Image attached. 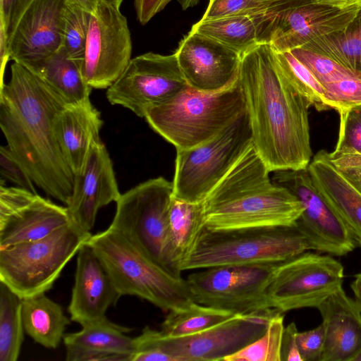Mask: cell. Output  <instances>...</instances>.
Masks as SVG:
<instances>
[{
	"label": "cell",
	"instance_id": "cell-1",
	"mask_svg": "<svg viewBox=\"0 0 361 361\" xmlns=\"http://www.w3.org/2000/svg\"><path fill=\"white\" fill-rule=\"evenodd\" d=\"M238 78L252 145L268 169H306L312 154L311 104L277 66L269 44L260 43L241 56Z\"/></svg>",
	"mask_w": 361,
	"mask_h": 361
},
{
	"label": "cell",
	"instance_id": "cell-2",
	"mask_svg": "<svg viewBox=\"0 0 361 361\" xmlns=\"http://www.w3.org/2000/svg\"><path fill=\"white\" fill-rule=\"evenodd\" d=\"M65 101L36 73L13 61L0 88V127L7 146L36 186L66 206L74 173L59 144L55 124Z\"/></svg>",
	"mask_w": 361,
	"mask_h": 361
},
{
	"label": "cell",
	"instance_id": "cell-3",
	"mask_svg": "<svg viewBox=\"0 0 361 361\" xmlns=\"http://www.w3.org/2000/svg\"><path fill=\"white\" fill-rule=\"evenodd\" d=\"M253 145L202 202L210 229L292 225L304 207L288 189L274 183Z\"/></svg>",
	"mask_w": 361,
	"mask_h": 361
},
{
	"label": "cell",
	"instance_id": "cell-4",
	"mask_svg": "<svg viewBox=\"0 0 361 361\" xmlns=\"http://www.w3.org/2000/svg\"><path fill=\"white\" fill-rule=\"evenodd\" d=\"M245 110L238 78L216 92L188 86L173 98L148 109L144 118L156 133L180 150L212 140Z\"/></svg>",
	"mask_w": 361,
	"mask_h": 361
},
{
	"label": "cell",
	"instance_id": "cell-5",
	"mask_svg": "<svg viewBox=\"0 0 361 361\" xmlns=\"http://www.w3.org/2000/svg\"><path fill=\"white\" fill-rule=\"evenodd\" d=\"M310 250L307 238L296 223L232 229L204 226L181 269L277 264Z\"/></svg>",
	"mask_w": 361,
	"mask_h": 361
},
{
	"label": "cell",
	"instance_id": "cell-6",
	"mask_svg": "<svg viewBox=\"0 0 361 361\" xmlns=\"http://www.w3.org/2000/svg\"><path fill=\"white\" fill-rule=\"evenodd\" d=\"M279 310L235 314L200 333L168 338L146 326L134 339L131 361L224 360L247 346L266 331Z\"/></svg>",
	"mask_w": 361,
	"mask_h": 361
},
{
	"label": "cell",
	"instance_id": "cell-7",
	"mask_svg": "<svg viewBox=\"0 0 361 361\" xmlns=\"http://www.w3.org/2000/svg\"><path fill=\"white\" fill-rule=\"evenodd\" d=\"M86 243L99 257L121 296H137L168 312L195 302L185 279L164 271L117 231L109 227L92 235Z\"/></svg>",
	"mask_w": 361,
	"mask_h": 361
},
{
	"label": "cell",
	"instance_id": "cell-8",
	"mask_svg": "<svg viewBox=\"0 0 361 361\" xmlns=\"http://www.w3.org/2000/svg\"><path fill=\"white\" fill-rule=\"evenodd\" d=\"M173 182L164 177L149 179L121 194L109 228L117 231L156 265L182 279L170 247L169 212Z\"/></svg>",
	"mask_w": 361,
	"mask_h": 361
},
{
	"label": "cell",
	"instance_id": "cell-9",
	"mask_svg": "<svg viewBox=\"0 0 361 361\" xmlns=\"http://www.w3.org/2000/svg\"><path fill=\"white\" fill-rule=\"evenodd\" d=\"M92 234L71 222L44 238L0 248V281L22 299L51 289Z\"/></svg>",
	"mask_w": 361,
	"mask_h": 361
},
{
	"label": "cell",
	"instance_id": "cell-10",
	"mask_svg": "<svg viewBox=\"0 0 361 361\" xmlns=\"http://www.w3.org/2000/svg\"><path fill=\"white\" fill-rule=\"evenodd\" d=\"M247 110L212 140L176 150L173 197L202 202L252 146Z\"/></svg>",
	"mask_w": 361,
	"mask_h": 361
},
{
	"label": "cell",
	"instance_id": "cell-11",
	"mask_svg": "<svg viewBox=\"0 0 361 361\" xmlns=\"http://www.w3.org/2000/svg\"><path fill=\"white\" fill-rule=\"evenodd\" d=\"M361 0H283L265 12L262 43L277 52L302 47L322 35L341 30L354 18Z\"/></svg>",
	"mask_w": 361,
	"mask_h": 361
},
{
	"label": "cell",
	"instance_id": "cell-12",
	"mask_svg": "<svg viewBox=\"0 0 361 361\" xmlns=\"http://www.w3.org/2000/svg\"><path fill=\"white\" fill-rule=\"evenodd\" d=\"M277 264L212 267L190 274L185 281L197 303L250 313L271 308L267 290Z\"/></svg>",
	"mask_w": 361,
	"mask_h": 361
},
{
	"label": "cell",
	"instance_id": "cell-13",
	"mask_svg": "<svg viewBox=\"0 0 361 361\" xmlns=\"http://www.w3.org/2000/svg\"><path fill=\"white\" fill-rule=\"evenodd\" d=\"M343 271L331 255L308 251L278 264L267 290L270 307L283 313L317 308L342 287Z\"/></svg>",
	"mask_w": 361,
	"mask_h": 361
},
{
	"label": "cell",
	"instance_id": "cell-14",
	"mask_svg": "<svg viewBox=\"0 0 361 361\" xmlns=\"http://www.w3.org/2000/svg\"><path fill=\"white\" fill-rule=\"evenodd\" d=\"M188 86L176 54L147 52L132 58L106 90L112 105L125 107L144 118L148 109L178 94Z\"/></svg>",
	"mask_w": 361,
	"mask_h": 361
},
{
	"label": "cell",
	"instance_id": "cell-15",
	"mask_svg": "<svg viewBox=\"0 0 361 361\" xmlns=\"http://www.w3.org/2000/svg\"><path fill=\"white\" fill-rule=\"evenodd\" d=\"M132 54L128 21L120 9L98 0L90 13L82 73L94 89L109 88L122 74Z\"/></svg>",
	"mask_w": 361,
	"mask_h": 361
},
{
	"label": "cell",
	"instance_id": "cell-16",
	"mask_svg": "<svg viewBox=\"0 0 361 361\" xmlns=\"http://www.w3.org/2000/svg\"><path fill=\"white\" fill-rule=\"evenodd\" d=\"M272 181L292 192L304 210L296 224L312 250L344 256L357 246L345 224L315 186L306 169L274 171Z\"/></svg>",
	"mask_w": 361,
	"mask_h": 361
},
{
	"label": "cell",
	"instance_id": "cell-17",
	"mask_svg": "<svg viewBox=\"0 0 361 361\" xmlns=\"http://www.w3.org/2000/svg\"><path fill=\"white\" fill-rule=\"evenodd\" d=\"M67 0H27L14 14L6 33L8 61L30 67L63 44Z\"/></svg>",
	"mask_w": 361,
	"mask_h": 361
},
{
	"label": "cell",
	"instance_id": "cell-18",
	"mask_svg": "<svg viewBox=\"0 0 361 361\" xmlns=\"http://www.w3.org/2000/svg\"><path fill=\"white\" fill-rule=\"evenodd\" d=\"M66 207L18 186L0 187V248L46 237L71 223Z\"/></svg>",
	"mask_w": 361,
	"mask_h": 361
},
{
	"label": "cell",
	"instance_id": "cell-19",
	"mask_svg": "<svg viewBox=\"0 0 361 361\" xmlns=\"http://www.w3.org/2000/svg\"><path fill=\"white\" fill-rule=\"evenodd\" d=\"M174 53L188 86L197 91L219 92L238 78L241 56L191 30Z\"/></svg>",
	"mask_w": 361,
	"mask_h": 361
},
{
	"label": "cell",
	"instance_id": "cell-20",
	"mask_svg": "<svg viewBox=\"0 0 361 361\" xmlns=\"http://www.w3.org/2000/svg\"><path fill=\"white\" fill-rule=\"evenodd\" d=\"M121 193L105 145L92 144L81 171L74 176L71 198L66 206L71 222L86 232L94 226L98 211Z\"/></svg>",
	"mask_w": 361,
	"mask_h": 361
},
{
	"label": "cell",
	"instance_id": "cell-21",
	"mask_svg": "<svg viewBox=\"0 0 361 361\" xmlns=\"http://www.w3.org/2000/svg\"><path fill=\"white\" fill-rule=\"evenodd\" d=\"M121 297L105 267L86 243L77 253L75 281L68 307L71 320L84 326L106 317Z\"/></svg>",
	"mask_w": 361,
	"mask_h": 361
},
{
	"label": "cell",
	"instance_id": "cell-22",
	"mask_svg": "<svg viewBox=\"0 0 361 361\" xmlns=\"http://www.w3.org/2000/svg\"><path fill=\"white\" fill-rule=\"evenodd\" d=\"M317 309L324 328L322 361H353L361 350V311L354 299L341 287Z\"/></svg>",
	"mask_w": 361,
	"mask_h": 361
},
{
	"label": "cell",
	"instance_id": "cell-23",
	"mask_svg": "<svg viewBox=\"0 0 361 361\" xmlns=\"http://www.w3.org/2000/svg\"><path fill=\"white\" fill-rule=\"evenodd\" d=\"M130 329L109 321L106 317L64 335L67 361H130L134 339L126 335Z\"/></svg>",
	"mask_w": 361,
	"mask_h": 361
},
{
	"label": "cell",
	"instance_id": "cell-24",
	"mask_svg": "<svg viewBox=\"0 0 361 361\" xmlns=\"http://www.w3.org/2000/svg\"><path fill=\"white\" fill-rule=\"evenodd\" d=\"M307 169L318 190L361 248V191L333 165L325 150L318 152Z\"/></svg>",
	"mask_w": 361,
	"mask_h": 361
},
{
	"label": "cell",
	"instance_id": "cell-25",
	"mask_svg": "<svg viewBox=\"0 0 361 361\" xmlns=\"http://www.w3.org/2000/svg\"><path fill=\"white\" fill-rule=\"evenodd\" d=\"M100 112L87 101L67 105L56 119L57 140L74 175L80 172L93 143L100 141Z\"/></svg>",
	"mask_w": 361,
	"mask_h": 361
},
{
	"label": "cell",
	"instance_id": "cell-26",
	"mask_svg": "<svg viewBox=\"0 0 361 361\" xmlns=\"http://www.w3.org/2000/svg\"><path fill=\"white\" fill-rule=\"evenodd\" d=\"M27 68L57 93L67 105H76L90 100L92 87L83 75L82 60L71 58L63 46L45 59Z\"/></svg>",
	"mask_w": 361,
	"mask_h": 361
},
{
	"label": "cell",
	"instance_id": "cell-27",
	"mask_svg": "<svg viewBox=\"0 0 361 361\" xmlns=\"http://www.w3.org/2000/svg\"><path fill=\"white\" fill-rule=\"evenodd\" d=\"M266 11L255 15L201 18L192 26L191 30L214 39L242 56L262 43Z\"/></svg>",
	"mask_w": 361,
	"mask_h": 361
},
{
	"label": "cell",
	"instance_id": "cell-28",
	"mask_svg": "<svg viewBox=\"0 0 361 361\" xmlns=\"http://www.w3.org/2000/svg\"><path fill=\"white\" fill-rule=\"evenodd\" d=\"M23 320L25 332L35 342L51 349L59 345L70 324L62 307L45 293L23 299Z\"/></svg>",
	"mask_w": 361,
	"mask_h": 361
},
{
	"label": "cell",
	"instance_id": "cell-29",
	"mask_svg": "<svg viewBox=\"0 0 361 361\" xmlns=\"http://www.w3.org/2000/svg\"><path fill=\"white\" fill-rule=\"evenodd\" d=\"M204 227L202 202H190L173 196L169 212V241L173 258L181 271Z\"/></svg>",
	"mask_w": 361,
	"mask_h": 361
},
{
	"label": "cell",
	"instance_id": "cell-30",
	"mask_svg": "<svg viewBox=\"0 0 361 361\" xmlns=\"http://www.w3.org/2000/svg\"><path fill=\"white\" fill-rule=\"evenodd\" d=\"M300 48L329 57L361 74V6L345 27L319 37Z\"/></svg>",
	"mask_w": 361,
	"mask_h": 361
},
{
	"label": "cell",
	"instance_id": "cell-31",
	"mask_svg": "<svg viewBox=\"0 0 361 361\" xmlns=\"http://www.w3.org/2000/svg\"><path fill=\"white\" fill-rule=\"evenodd\" d=\"M23 299L0 281V361H16L24 339Z\"/></svg>",
	"mask_w": 361,
	"mask_h": 361
},
{
	"label": "cell",
	"instance_id": "cell-32",
	"mask_svg": "<svg viewBox=\"0 0 361 361\" xmlns=\"http://www.w3.org/2000/svg\"><path fill=\"white\" fill-rule=\"evenodd\" d=\"M220 309L193 302L188 307L169 311L160 332L168 338H181L204 331L234 316Z\"/></svg>",
	"mask_w": 361,
	"mask_h": 361
},
{
	"label": "cell",
	"instance_id": "cell-33",
	"mask_svg": "<svg viewBox=\"0 0 361 361\" xmlns=\"http://www.w3.org/2000/svg\"><path fill=\"white\" fill-rule=\"evenodd\" d=\"M273 55L277 66L311 106L317 111L332 109L322 85L290 51L277 52L273 50Z\"/></svg>",
	"mask_w": 361,
	"mask_h": 361
},
{
	"label": "cell",
	"instance_id": "cell-34",
	"mask_svg": "<svg viewBox=\"0 0 361 361\" xmlns=\"http://www.w3.org/2000/svg\"><path fill=\"white\" fill-rule=\"evenodd\" d=\"M283 320V312L278 311L260 337L224 361H281Z\"/></svg>",
	"mask_w": 361,
	"mask_h": 361
},
{
	"label": "cell",
	"instance_id": "cell-35",
	"mask_svg": "<svg viewBox=\"0 0 361 361\" xmlns=\"http://www.w3.org/2000/svg\"><path fill=\"white\" fill-rule=\"evenodd\" d=\"M289 51L312 72L322 85L325 92L343 80L361 77V74L318 53L300 47Z\"/></svg>",
	"mask_w": 361,
	"mask_h": 361
},
{
	"label": "cell",
	"instance_id": "cell-36",
	"mask_svg": "<svg viewBox=\"0 0 361 361\" xmlns=\"http://www.w3.org/2000/svg\"><path fill=\"white\" fill-rule=\"evenodd\" d=\"M90 13L68 3L65 15L63 44L71 58L83 60Z\"/></svg>",
	"mask_w": 361,
	"mask_h": 361
},
{
	"label": "cell",
	"instance_id": "cell-37",
	"mask_svg": "<svg viewBox=\"0 0 361 361\" xmlns=\"http://www.w3.org/2000/svg\"><path fill=\"white\" fill-rule=\"evenodd\" d=\"M340 128L335 150L336 154L361 155V117L353 109H342Z\"/></svg>",
	"mask_w": 361,
	"mask_h": 361
},
{
	"label": "cell",
	"instance_id": "cell-38",
	"mask_svg": "<svg viewBox=\"0 0 361 361\" xmlns=\"http://www.w3.org/2000/svg\"><path fill=\"white\" fill-rule=\"evenodd\" d=\"M271 4L263 0H209L202 18L259 14L264 12Z\"/></svg>",
	"mask_w": 361,
	"mask_h": 361
},
{
	"label": "cell",
	"instance_id": "cell-39",
	"mask_svg": "<svg viewBox=\"0 0 361 361\" xmlns=\"http://www.w3.org/2000/svg\"><path fill=\"white\" fill-rule=\"evenodd\" d=\"M0 172L1 178L5 180L36 192L35 184L31 177L7 145L0 147Z\"/></svg>",
	"mask_w": 361,
	"mask_h": 361
},
{
	"label": "cell",
	"instance_id": "cell-40",
	"mask_svg": "<svg viewBox=\"0 0 361 361\" xmlns=\"http://www.w3.org/2000/svg\"><path fill=\"white\" fill-rule=\"evenodd\" d=\"M296 338L302 361H322L324 347L322 324L309 331H298Z\"/></svg>",
	"mask_w": 361,
	"mask_h": 361
},
{
	"label": "cell",
	"instance_id": "cell-41",
	"mask_svg": "<svg viewBox=\"0 0 361 361\" xmlns=\"http://www.w3.org/2000/svg\"><path fill=\"white\" fill-rule=\"evenodd\" d=\"M333 165L361 191V155L327 152Z\"/></svg>",
	"mask_w": 361,
	"mask_h": 361
},
{
	"label": "cell",
	"instance_id": "cell-42",
	"mask_svg": "<svg viewBox=\"0 0 361 361\" xmlns=\"http://www.w3.org/2000/svg\"><path fill=\"white\" fill-rule=\"evenodd\" d=\"M27 0H0V51H6V33L14 14Z\"/></svg>",
	"mask_w": 361,
	"mask_h": 361
},
{
	"label": "cell",
	"instance_id": "cell-43",
	"mask_svg": "<svg viewBox=\"0 0 361 361\" xmlns=\"http://www.w3.org/2000/svg\"><path fill=\"white\" fill-rule=\"evenodd\" d=\"M298 332L294 322L284 328L281 348V361H302L297 343Z\"/></svg>",
	"mask_w": 361,
	"mask_h": 361
},
{
	"label": "cell",
	"instance_id": "cell-44",
	"mask_svg": "<svg viewBox=\"0 0 361 361\" xmlns=\"http://www.w3.org/2000/svg\"><path fill=\"white\" fill-rule=\"evenodd\" d=\"M173 0H134L137 19L142 25L148 23Z\"/></svg>",
	"mask_w": 361,
	"mask_h": 361
},
{
	"label": "cell",
	"instance_id": "cell-45",
	"mask_svg": "<svg viewBox=\"0 0 361 361\" xmlns=\"http://www.w3.org/2000/svg\"><path fill=\"white\" fill-rule=\"evenodd\" d=\"M350 287L354 293V300L361 311V272L355 276Z\"/></svg>",
	"mask_w": 361,
	"mask_h": 361
},
{
	"label": "cell",
	"instance_id": "cell-46",
	"mask_svg": "<svg viewBox=\"0 0 361 361\" xmlns=\"http://www.w3.org/2000/svg\"><path fill=\"white\" fill-rule=\"evenodd\" d=\"M67 1L79 6L90 13H92L96 8L98 0H67Z\"/></svg>",
	"mask_w": 361,
	"mask_h": 361
},
{
	"label": "cell",
	"instance_id": "cell-47",
	"mask_svg": "<svg viewBox=\"0 0 361 361\" xmlns=\"http://www.w3.org/2000/svg\"><path fill=\"white\" fill-rule=\"evenodd\" d=\"M182 9L186 10L189 8L190 7H192L194 6H196L200 0H178Z\"/></svg>",
	"mask_w": 361,
	"mask_h": 361
},
{
	"label": "cell",
	"instance_id": "cell-48",
	"mask_svg": "<svg viewBox=\"0 0 361 361\" xmlns=\"http://www.w3.org/2000/svg\"><path fill=\"white\" fill-rule=\"evenodd\" d=\"M99 1H102L115 8L120 9L121 6L124 0H99Z\"/></svg>",
	"mask_w": 361,
	"mask_h": 361
},
{
	"label": "cell",
	"instance_id": "cell-49",
	"mask_svg": "<svg viewBox=\"0 0 361 361\" xmlns=\"http://www.w3.org/2000/svg\"><path fill=\"white\" fill-rule=\"evenodd\" d=\"M263 1L267 2V3H269V4H272L274 2L279 1H283V0H263ZM331 1H339L350 2V1H355V0H331Z\"/></svg>",
	"mask_w": 361,
	"mask_h": 361
},
{
	"label": "cell",
	"instance_id": "cell-50",
	"mask_svg": "<svg viewBox=\"0 0 361 361\" xmlns=\"http://www.w3.org/2000/svg\"><path fill=\"white\" fill-rule=\"evenodd\" d=\"M357 113V114L361 117V105H359L355 108H353Z\"/></svg>",
	"mask_w": 361,
	"mask_h": 361
},
{
	"label": "cell",
	"instance_id": "cell-51",
	"mask_svg": "<svg viewBox=\"0 0 361 361\" xmlns=\"http://www.w3.org/2000/svg\"><path fill=\"white\" fill-rule=\"evenodd\" d=\"M353 361H361V350L358 353V354L354 357Z\"/></svg>",
	"mask_w": 361,
	"mask_h": 361
}]
</instances>
